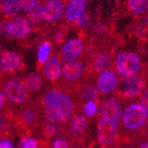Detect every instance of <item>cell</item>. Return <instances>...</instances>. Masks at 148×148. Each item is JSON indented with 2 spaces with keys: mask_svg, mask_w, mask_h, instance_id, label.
I'll use <instances>...</instances> for the list:
<instances>
[{
  "mask_svg": "<svg viewBox=\"0 0 148 148\" xmlns=\"http://www.w3.org/2000/svg\"><path fill=\"white\" fill-rule=\"evenodd\" d=\"M45 120L65 125L74 115L81 112V106L69 89L50 85L36 99Z\"/></svg>",
  "mask_w": 148,
  "mask_h": 148,
  "instance_id": "6da1fadb",
  "label": "cell"
},
{
  "mask_svg": "<svg viewBox=\"0 0 148 148\" xmlns=\"http://www.w3.org/2000/svg\"><path fill=\"white\" fill-rule=\"evenodd\" d=\"M10 116L14 133L18 134L21 138L35 135L40 137L42 113L36 99H31L22 106L10 105Z\"/></svg>",
  "mask_w": 148,
  "mask_h": 148,
  "instance_id": "7a4b0ae2",
  "label": "cell"
},
{
  "mask_svg": "<svg viewBox=\"0 0 148 148\" xmlns=\"http://www.w3.org/2000/svg\"><path fill=\"white\" fill-rule=\"evenodd\" d=\"M147 110L135 101L125 107L118 125L119 143L124 144L147 136Z\"/></svg>",
  "mask_w": 148,
  "mask_h": 148,
  "instance_id": "3957f363",
  "label": "cell"
},
{
  "mask_svg": "<svg viewBox=\"0 0 148 148\" xmlns=\"http://www.w3.org/2000/svg\"><path fill=\"white\" fill-rule=\"evenodd\" d=\"M61 137L69 141V145H79L84 148L87 142L90 141L89 140V137H90L89 119L83 114L77 113L64 125Z\"/></svg>",
  "mask_w": 148,
  "mask_h": 148,
  "instance_id": "277c9868",
  "label": "cell"
},
{
  "mask_svg": "<svg viewBox=\"0 0 148 148\" xmlns=\"http://www.w3.org/2000/svg\"><path fill=\"white\" fill-rule=\"evenodd\" d=\"M0 90L12 106H22L32 99L21 79L15 76L0 74Z\"/></svg>",
  "mask_w": 148,
  "mask_h": 148,
  "instance_id": "5b68a950",
  "label": "cell"
},
{
  "mask_svg": "<svg viewBox=\"0 0 148 148\" xmlns=\"http://www.w3.org/2000/svg\"><path fill=\"white\" fill-rule=\"evenodd\" d=\"M147 88V73L146 69L137 75L119 79L115 96L121 101L140 97L144 89Z\"/></svg>",
  "mask_w": 148,
  "mask_h": 148,
  "instance_id": "8992f818",
  "label": "cell"
},
{
  "mask_svg": "<svg viewBox=\"0 0 148 148\" xmlns=\"http://www.w3.org/2000/svg\"><path fill=\"white\" fill-rule=\"evenodd\" d=\"M112 67H114L115 73L121 78L134 76L146 69V66H143L140 55L132 51H121L116 53Z\"/></svg>",
  "mask_w": 148,
  "mask_h": 148,
  "instance_id": "52a82bcc",
  "label": "cell"
},
{
  "mask_svg": "<svg viewBox=\"0 0 148 148\" xmlns=\"http://www.w3.org/2000/svg\"><path fill=\"white\" fill-rule=\"evenodd\" d=\"M66 0H45L42 10V33L47 37L48 33L53 27L60 24L63 19Z\"/></svg>",
  "mask_w": 148,
  "mask_h": 148,
  "instance_id": "ba28073f",
  "label": "cell"
},
{
  "mask_svg": "<svg viewBox=\"0 0 148 148\" xmlns=\"http://www.w3.org/2000/svg\"><path fill=\"white\" fill-rule=\"evenodd\" d=\"M88 79L86 75V66L83 58L65 62L61 69V77L57 85L69 90H73L77 85Z\"/></svg>",
  "mask_w": 148,
  "mask_h": 148,
  "instance_id": "9c48e42d",
  "label": "cell"
},
{
  "mask_svg": "<svg viewBox=\"0 0 148 148\" xmlns=\"http://www.w3.org/2000/svg\"><path fill=\"white\" fill-rule=\"evenodd\" d=\"M96 140L101 148H118V146H120L118 122L114 119L99 117L97 122Z\"/></svg>",
  "mask_w": 148,
  "mask_h": 148,
  "instance_id": "30bf717a",
  "label": "cell"
},
{
  "mask_svg": "<svg viewBox=\"0 0 148 148\" xmlns=\"http://www.w3.org/2000/svg\"><path fill=\"white\" fill-rule=\"evenodd\" d=\"M33 30L34 29L29 21L26 19V17L17 16L8 20L6 32H8V40H18L26 42V40L31 35Z\"/></svg>",
  "mask_w": 148,
  "mask_h": 148,
  "instance_id": "8fae6325",
  "label": "cell"
},
{
  "mask_svg": "<svg viewBox=\"0 0 148 148\" xmlns=\"http://www.w3.org/2000/svg\"><path fill=\"white\" fill-rule=\"evenodd\" d=\"M26 63L23 56L19 53L3 51L0 54V74L5 76H15L24 71Z\"/></svg>",
  "mask_w": 148,
  "mask_h": 148,
  "instance_id": "7c38bea8",
  "label": "cell"
},
{
  "mask_svg": "<svg viewBox=\"0 0 148 148\" xmlns=\"http://www.w3.org/2000/svg\"><path fill=\"white\" fill-rule=\"evenodd\" d=\"M85 44L86 40L80 36L69 40L62 47L61 51H58L61 61L65 63L82 58L85 51Z\"/></svg>",
  "mask_w": 148,
  "mask_h": 148,
  "instance_id": "4fadbf2b",
  "label": "cell"
},
{
  "mask_svg": "<svg viewBox=\"0 0 148 148\" xmlns=\"http://www.w3.org/2000/svg\"><path fill=\"white\" fill-rule=\"evenodd\" d=\"M71 91L74 93L75 97L80 104V106L86 103V101H96L99 104L101 99H99V93L97 91V88L94 85V80L85 79L81 83L77 85Z\"/></svg>",
  "mask_w": 148,
  "mask_h": 148,
  "instance_id": "5bb4252c",
  "label": "cell"
},
{
  "mask_svg": "<svg viewBox=\"0 0 148 148\" xmlns=\"http://www.w3.org/2000/svg\"><path fill=\"white\" fill-rule=\"evenodd\" d=\"M61 69L62 61L60 59L58 51H56L45 62L40 73L44 76L46 81L49 82L51 85H57L59 83L60 77H61Z\"/></svg>",
  "mask_w": 148,
  "mask_h": 148,
  "instance_id": "9a60e30c",
  "label": "cell"
},
{
  "mask_svg": "<svg viewBox=\"0 0 148 148\" xmlns=\"http://www.w3.org/2000/svg\"><path fill=\"white\" fill-rule=\"evenodd\" d=\"M119 83V77L113 69H109L96 78V88L99 95H109L116 91Z\"/></svg>",
  "mask_w": 148,
  "mask_h": 148,
  "instance_id": "2e32d148",
  "label": "cell"
},
{
  "mask_svg": "<svg viewBox=\"0 0 148 148\" xmlns=\"http://www.w3.org/2000/svg\"><path fill=\"white\" fill-rule=\"evenodd\" d=\"M99 117L119 121L122 116V101L116 96H110L99 101Z\"/></svg>",
  "mask_w": 148,
  "mask_h": 148,
  "instance_id": "e0dca14e",
  "label": "cell"
},
{
  "mask_svg": "<svg viewBox=\"0 0 148 148\" xmlns=\"http://www.w3.org/2000/svg\"><path fill=\"white\" fill-rule=\"evenodd\" d=\"M87 8V0H69L64 10V21L69 27H73L78 18L85 12Z\"/></svg>",
  "mask_w": 148,
  "mask_h": 148,
  "instance_id": "ac0fdd59",
  "label": "cell"
},
{
  "mask_svg": "<svg viewBox=\"0 0 148 148\" xmlns=\"http://www.w3.org/2000/svg\"><path fill=\"white\" fill-rule=\"evenodd\" d=\"M21 81L29 93H40L48 86H50L47 84L48 82L40 72L30 73L21 78Z\"/></svg>",
  "mask_w": 148,
  "mask_h": 148,
  "instance_id": "d6986e66",
  "label": "cell"
},
{
  "mask_svg": "<svg viewBox=\"0 0 148 148\" xmlns=\"http://www.w3.org/2000/svg\"><path fill=\"white\" fill-rule=\"evenodd\" d=\"M64 125L58 123V122H53V121L45 120L42 118V124H40V137L44 140L50 141L52 140V138L56 136H61L62 132H63Z\"/></svg>",
  "mask_w": 148,
  "mask_h": 148,
  "instance_id": "ffe728a7",
  "label": "cell"
},
{
  "mask_svg": "<svg viewBox=\"0 0 148 148\" xmlns=\"http://www.w3.org/2000/svg\"><path fill=\"white\" fill-rule=\"evenodd\" d=\"M147 17V16H146ZM137 17L130 26V35L136 37L140 40V42H145L147 37V18Z\"/></svg>",
  "mask_w": 148,
  "mask_h": 148,
  "instance_id": "44dd1931",
  "label": "cell"
},
{
  "mask_svg": "<svg viewBox=\"0 0 148 148\" xmlns=\"http://www.w3.org/2000/svg\"><path fill=\"white\" fill-rule=\"evenodd\" d=\"M69 28L71 27L69 25L62 22L61 24H58L50 30L47 37L50 36V40L53 42V45H55L56 47H60L64 44V42H66Z\"/></svg>",
  "mask_w": 148,
  "mask_h": 148,
  "instance_id": "7402d4cb",
  "label": "cell"
},
{
  "mask_svg": "<svg viewBox=\"0 0 148 148\" xmlns=\"http://www.w3.org/2000/svg\"><path fill=\"white\" fill-rule=\"evenodd\" d=\"M92 21L93 17H91V14L89 12H84L78 18V20L73 26V28L78 32V36L83 37L85 40L88 38V33L91 27Z\"/></svg>",
  "mask_w": 148,
  "mask_h": 148,
  "instance_id": "603a6c76",
  "label": "cell"
},
{
  "mask_svg": "<svg viewBox=\"0 0 148 148\" xmlns=\"http://www.w3.org/2000/svg\"><path fill=\"white\" fill-rule=\"evenodd\" d=\"M10 104H8L3 111L0 112V139L10 140V138L14 134L12 120L10 116Z\"/></svg>",
  "mask_w": 148,
  "mask_h": 148,
  "instance_id": "cb8c5ba5",
  "label": "cell"
},
{
  "mask_svg": "<svg viewBox=\"0 0 148 148\" xmlns=\"http://www.w3.org/2000/svg\"><path fill=\"white\" fill-rule=\"evenodd\" d=\"M53 47L54 45L50 40L44 38L40 42V47H38V51H37V63H36V69L37 72H40L42 65L45 64V62L47 61L53 53Z\"/></svg>",
  "mask_w": 148,
  "mask_h": 148,
  "instance_id": "d4e9b609",
  "label": "cell"
},
{
  "mask_svg": "<svg viewBox=\"0 0 148 148\" xmlns=\"http://www.w3.org/2000/svg\"><path fill=\"white\" fill-rule=\"evenodd\" d=\"M147 0H126V10L136 17L147 15Z\"/></svg>",
  "mask_w": 148,
  "mask_h": 148,
  "instance_id": "484cf974",
  "label": "cell"
},
{
  "mask_svg": "<svg viewBox=\"0 0 148 148\" xmlns=\"http://www.w3.org/2000/svg\"><path fill=\"white\" fill-rule=\"evenodd\" d=\"M81 112H83V115L88 118H93L96 116L99 112V104L96 101H86L81 106Z\"/></svg>",
  "mask_w": 148,
  "mask_h": 148,
  "instance_id": "4316f807",
  "label": "cell"
},
{
  "mask_svg": "<svg viewBox=\"0 0 148 148\" xmlns=\"http://www.w3.org/2000/svg\"><path fill=\"white\" fill-rule=\"evenodd\" d=\"M19 148H40V141L38 139L32 138V137L21 138Z\"/></svg>",
  "mask_w": 148,
  "mask_h": 148,
  "instance_id": "83f0119b",
  "label": "cell"
},
{
  "mask_svg": "<svg viewBox=\"0 0 148 148\" xmlns=\"http://www.w3.org/2000/svg\"><path fill=\"white\" fill-rule=\"evenodd\" d=\"M38 0H18V3L20 5V8L22 12H29L34 8Z\"/></svg>",
  "mask_w": 148,
  "mask_h": 148,
  "instance_id": "f1b7e54d",
  "label": "cell"
},
{
  "mask_svg": "<svg viewBox=\"0 0 148 148\" xmlns=\"http://www.w3.org/2000/svg\"><path fill=\"white\" fill-rule=\"evenodd\" d=\"M52 148H69V143L64 138L60 137L53 141Z\"/></svg>",
  "mask_w": 148,
  "mask_h": 148,
  "instance_id": "f546056e",
  "label": "cell"
},
{
  "mask_svg": "<svg viewBox=\"0 0 148 148\" xmlns=\"http://www.w3.org/2000/svg\"><path fill=\"white\" fill-rule=\"evenodd\" d=\"M8 20L6 18L0 17V37L2 38H8V32H6V24H8Z\"/></svg>",
  "mask_w": 148,
  "mask_h": 148,
  "instance_id": "4dcf8cb0",
  "label": "cell"
},
{
  "mask_svg": "<svg viewBox=\"0 0 148 148\" xmlns=\"http://www.w3.org/2000/svg\"><path fill=\"white\" fill-rule=\"evenodd\" d=\"M147 96H148V90H147V88H145V89H144V91L142 92V94L140 95V104L146 109H148Z\"/></svg>",
  "mask_w": 148,
  "mask_h": 148,
  "instance_id": "1f68e13d",
  "label": "cell"
},
{
  "mask_svg": "<svg viewBox=\"0 0 148 148\" xmlns=\"http://www.w3.org/2000/svg\"><path fill=\"white\" fill-rule=\"evenodd\" d=\"M0 148H15V146L8 139H0Z\"/></svg>",
  "mask_w": 148,
  "mask_h": 148,
  "instance_id": "d6a6232c",
  "label": "cell"
},
{
  "mask_svg": "<svg viewBox=\"0 0 148 148\" xmlns=\"http://www.w3.org/2000/svg\"><path fill=\"white\" fill-rule=\"evenodd\" d=\"M69 148H83L79 145H69Z\"/></svg>",
  "mask_w": 148,
  "mask_h": 148,
  "instance_id": "836d02e7",
  "label": "cell"
}]
</instances>
